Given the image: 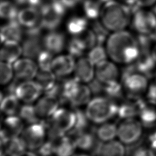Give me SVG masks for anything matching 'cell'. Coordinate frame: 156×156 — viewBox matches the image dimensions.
<instances>
[{"mask_svg": "<svg viewBox=\"0 0 156 156\" xmlns=\"http://www.w3.org/2000/svg\"><path fill=\"white\" fill-rule=\"evenodd\" d=\"M124 90L121 83L118 81L104 85V94L107 98L116 101L123 97Z\"/></svg>", "mask_w": 156, "mask_h": 156, "instance_id": "cell-39", "label": "cell"}, {"mask_svg": "<svg viewBox=\"0 0 156 156\" xmlns=\"http://www.w3.org/2000/svg\"><path fill=\"white\" fill-rule=\"evenodd\" d=\"M77 149L74 139L70 136H64L55 142V156H73Z\"/></svg>", "mask_w": 156, "mask_h": 156, "instance_id": "cell-32", "label": "cell"}, {"mask_svg": "<svg viewBox=\"0 0 156 156\" xmlns=\"http://www.w3.org/2000/svg\"><path fill=\"white\" fill-rule=\"evenodd\" d=\"M130 24L138 35H149L156 26V14L153 10L139 9L132 13Z\"/></svg>", "mask_w": 156, "mask_h": 156, "instance_id": "cell-9", "label": "cell"}, {"mask_svg": "<svg viewBox=\"0 0 156 156\" xmlns=\"http://www.w3.org/2000/svg\"><path fill=\"white\" fill-rule=\"evenodd\" d=\"M0 75L1 84L2 85H9L14 79L13 76H15L13 65L1 62Z\"/></svg>", "mask_w": 156, "mask_h": 156, "instance_id": "cell-42", "label": "cell"}, {"mask_svg": "<svg viewBox=\"0 0 156 156\" xmlns=\"http://www.w3.org/2000/svg\"><path fill=\"white\" fill-rule=\"evenodd\" d=\"M73 138L77 148L84 151H92L94 155H98L102 142L97 138L94 133L85 131L77 134Z\"/></svg>", "mask_w": 156, "mask_h": 156, "instance_id": "cell-18", "label": "cell"}, {"mask_svg": "<svg viewBox=\"0 0 156 156\" xmlns=\"http://www.w3.org/2000/svg\"><path fill=\"white\" fill-rule=\"evenodd\" d=\"M108 56L106 48L103 45L97 44L88 52L87 57L96 66L101 62L106 60Z\"/></svg>", "mask_w": 156, "mask_h": 156, "instance_id": "cell-40", "label": "cell"}, {"mask_svg": "<svg viewBox=\"0 0 156 156\" xmlns=\"http://www.w3.org/2000/svg\"><path fill=\"white\" fill-rule=\"evenodd\" d=\"M149 140L150 141L156 140V129L149 136Z\"/></svg>", "mask_w": 156, "mask_h": 156, "instance_id": "cell-53", "label": "cell"}, {"mask_svg": "<svg viewBox=\"0 0 156 156\" xmlns=\"http://www.w3.org/2000/svg\"><path fill=\"white\" fill-rule=\"evenodd\" d=\"M126 148L119 140L102 143L98 156H125Z\"/></svg>", "mask_w": 156, "mask_h": 156, "instance_id": "cell-26", "label": "cell"}, {"mask_svg": "<svg viewBox=\"0 0 156 156\" xmlns=\"http://www.w3.org/2000/svg\"><path fill=\"white\" fill-rule=\"evenodd\" d=\"M75 59L68 54L54 57L51 71L58 79L66 78L74 71L76 62Z\"/></svg>", "mask_w": 156, "mask_h": 156, "instance_id": "cell-13", "label": "cell"}, {"mask_svg": "<svg viewBox=\"0 0 156 156\" xmlns=\"http://www.w3.org/2000/svg\"><path fill=\"white\" fill-rule=\"evenodd\" d=\"M40 9L41 26L48 31L57 30L68 12L61 0H49Z\"/></svg>", "mask_w": 156, "mask_h": 156, "instance_id": "cell-5", "label": "cell"}, {"mask_svg": "<svg viewBox=\"0 0 156 156\" xmlns=\"http://www.w3.org/2000/svg\"><path fill=\"white\" fill-rule=\"evenodd\" d=\"M117 132L118 126L109 122L101 124L94 131L97 138L102 143L115 140L117 136Z\"/></svg>", "mask_w": 156, "mask_h": 156, "instance_id": "cell-29", "label": "cell"}, {"mask_svg": "<svg viewBox=\"0 0 156 156\" xmlns=\"http://www.w3.org/2000/svg\"><path fill=\"white\" fill-rule=\"evenodd\" d=\"M20 9L13 2L10 0H1L0 6V15L2 19L7 21L17 19Z\"/></svg>", "mask_w": 156, "mask_h": 156, "instance_id": "cell-34", "label": "cell"}, {"mask_svg": "<svg viewBox=\"0 0 156 156\" xmlns=\"http://www.w3.org/2000/svg\"><path fill=\"white\" fill-rule=\"evenodd\" d=\"M57 77L52 71H43L39 69L35 77V81L40 85L45 92L52 87H53L57 83Z\"/></svg>", "mask_w": 156, "mask_h": 156, "instance_id": "cell-33", "label": "cell"}, {"mask_svg": "<svg viewBox=\"0 0 156 156\" xmlns=\"http://www.w3.org/2000/svg\"><path fill=\"white\" fill-rule=\"evenodd\" d=\"M105 48L113 62L125 65L134 63L140 52L137 38L126 30L112 32L107 40Z\"/></svg>", "mask_w": 156, "mask_h": 156, "instance_id": "cell-1", "label": "cell"}, {"mask_svg": "<svg viewBox=\"0 0 156 156\" xmlns=\"http://www.w3.org/2000/svg\"><path fill=\"white\" fill-rule=\"evenodd\" d=\"M147 97L149 100L156 101V78H155V80L148 86Z\"/></svg>", "mask_w": 156, "mask_h": 156, "instance_id": "cell-48", "label": "cell"}, {"mask_svg": "<svg viewBox=\"0 0 156 156\" xmlns=\"http://www.w3.org/2000/svg\"><path fill=\"white\" fill-rule=\"evenodd\" d=\"M118 105L105 96H97L87 104L85 113L90 122L101 124L117 116Z\"/></svg>", "mask_w": 156, "mask_h": 156, "instance_id": "cell-4", "label": "cell"}, {"mask_svg": "<svg viewBox=\"0 0 156 156\" xmlns=\"http://www.w3.org/2000/svg\"><path fill=\"white\" fill-rule=\"evenodd\" d=\"M83 43L87 50L88 51L98 44L97 38L93 31L89 27L82 34L77 35Z\"/></svg>", "mask_w": 156, "mask_h": 156, "instance_id": "cell-43", "label": "cell"}, {"mask_svg": "<svg viewBox=\"0 0 156 156\" xmlns=\"http://www.w3.org/2000/svg\"><path fill=\"white\" fill-rule=\"evenodd\" d=\"M151 40H152V42H155L156 43V26L154 30L152 31V32L148 35Z\"/></svg>", "mask_w": 156, "mask_h": 156, "instance_id": "cell-51", "label": "cell"}, {"mask_svg": "<svg viewBox=\"0 0 156 156\" xmlns=\"http://www.w3.org/2000/svg\"><path fill=\"white\" fill-rule=\"evenodd\" d=\"M43 92L40 85L33 80L21 82L16 87L15 94L20 101L25 104H32L38 101Z\"/></svg>", "mask_w": 156, "mask_h": 156, "instance_id": "cell-11", "label": "cell"}, {"mask_svg": "<svg viewBox=\"0 0 156 156\" xmlns=\"http://www.w3.org/2000/svg\"><path fill=\"white\" fill-rule=\"evenodd\" d=\"M95 67L87 57H82L76 62L74 77L80 83L88 84L95 78Z\"/></svg>", "mask_w": 156, "mask_h": 156, "instance_id": "cell-16", "label": "cell"}, {"mask_svg": "<svg viewBox=\"0 0 156 156\" xmlns=\"http://www.w3.org/2000/svg\"><path fill=\"white\" fill-rule=\"evenodd\" d=\"M137 6L140 8L147 9L156 4V0H135Z\"/></svg>", "mask_w": 156, "mask_h": 156, "instance_id": "cell-49", "label": "cell"}, {"mask_svg": "<svg viewBox=\"0 0 156 156\" xmlns=\"http://www.w3.org/2000/svg\"><path fill=\"white\" fill-rule=\"evenodd\" d=\"M20 100L14 94H7L4 96L1 94V110L2 112L7 116L15 115L18 113L20 105Z\"/></svg>", "mask_w": 156, "mask_h": 156, "instance_id": "cell-28", "label": "cell"}, {"mask_svg": "<svg viewBox=\"0 0 156 156\" xmlns=\"http://www.w3.org/2000/svg\"><path fill=\"white\" fill-rule=\"evenodd\" d=\"M23 27L17 20L7 21L1 28V43L7 41L20 42L24 37Z\"/></svg>", "mask_w": 156, "mask_h": 156, "instance_id": "cell-19", "label": "cell"}, {"mask_svg": "<svg viewBox=\"0 0 156 156\" xmlns=\"http://www.w3.org/2000/svg\"><path fill=\"white\" fill-rule=\"evenodd\" d=\"M4 147V152L7 156H23L27 149L26 143L21 135L12 137Z\"/></svg>", "mask_w": 156, "mask_h": 156, "instance_id": "cell-30", "label": "cell"}, {"mask_svg": "<svg viewBox=\"0 0 156 156\" xmlns=\"http://www.w3.org/2000/svg\"><path fill=\"white\" fill-rule=\"evenodd\" d=\"M43 30L41 26L24 30V37L21 44L24 57L37 58L40 52L44 49L41 35Z\"/></svg>", "mask_w": 156, "mask_h": 156, "instance_id": "cell-7", "label": "cell"}, {"mask_svg": "<svg viewBox=\"0 0 156 156\" xmlns=\"http://www.w3.org/2000/svg\"><path fill=\"white\" fill-rule=\"evenodd\" d=\"M41 18L39 8L25 6L20 9L16 20L24 29H27L41 26Z\"/></svg>", "mask_w": 156, "mask_h": 156, "instance_id": "cell-17", "label": "cell"}, {"mask_svg": "<svg viewBox=\"0 0 156 156\" xmlns=\"http://www.w3.org/2000/svg\"><path fill=\"white\" fill-rule=\"evenodd\" d=\"M152 55H153V57L156 62V43L152 47Z\"/></svg>", "mask_w": 156, "mask_h": 156, "instance_id": "cell-54", "label": "cell"}, {"mask_svg": "<svg viewBox=\"0 0 156 156\" xmlns=\"http://www.w3.org/2000/svg\"><path fill=\"white\" fill-rule=\"evenodd\" d=\"M104 4L102 0H83L82 4L83 15L90 21L99 19Z\"/></svg>", "mask_w": 156, "mask_h": 156, "instance_id": "cell-31", "label": "cell"}, {"mask_svg": "<svg viewBox=\"0 0 156 156\" xmlns=\"http://www.w3.org/2000/svg\"><path fill=\"white\" fill-rule=\"evenodd\" d=\"M55 142L51 140L45 141L44 143L37 149V152L40 156L55 155Z\"/></svg>", "mask_w": 156, "mask_h": 156, "instance_id": "cell-44", "label": "cell"}, {"mask_svg": "<svg viewBox=\"0 0 156 156\" xmlns=\"http://www.w3.org/2000/svg\"><path fill=\"white\" fill-rule=\"evenodd\" d=\"M76 122L73 129L68 133L69 136L73 137L77 134L87 131L88 123L90 122L86 115L85 111H82L79 108H75Z\"/></svg>", "mask_w": 156, "mask_h": 156, "instance_id": "cell-35", "label": "cell"}, {"mask_svg": "<svg viewBox=\"0 0 156 156\" xmlns=\"http://www.w3.org/2000/svg\"><path fill=\"white\" fill-rule=\"evenodd\" d=\"M47 125L43 122L29 124L23 131L21 136L24 140L27 149L37 150L45 141Z\"/></svg>", "mask_w": 156, "mask_h": 156, "instance_id": "cell-10", "label": "cell"}, {"mask_svg": "<svg viewBox=\"0 0 156 156\" xmlns=\"http://www.w3.org/2000/svg\"><path fill=\"white\" fill-rule=\"evenodd\" d=\"M54 54L51 52L44 49H43L36 58L39 69L43 71H51L52 64L54 58Z\"/></svg>", "mask_w": 156, "mask_h": 156, "instance_id": "cell-41", "label": "cell"}, {"mask_svg": "<svg viewBox=\"0 0 156 156\" xmlns=\"http://www.w3.org/2000/svg\"><path fill=\"white\" fill-rule=\"evenodd\" d=\"M43 45L44 49L53 54H59L66 48V36L57 30H49L43 37Z\"/></svg>", "mask_w": 156, "mask_h": 156, "instance_id": "cell-15", "label": "cell"}, {"mask_svg": "<svg viewBox=\"0 0 156 156\" xmlns=\"http://www.w3.org/2000/svg\"><path fill=\"white\" fill-rule=\"evenodd\" d=\"M14 77L20 82L33 80L38 71L37 63L34 59L25 57L19 58L13 64Z\"/></svg>", "mask_w": 156, "mask_h": 156, "instance_id": "cell-12", "label": "cell"}, {"mask_svg": "<svg viewBox=\"0 0 156 156\" xmlns=\"http://www.w3.org/2000/svg\"><path fill=\"white\" fill-rule=\"evenodd\" d=\"M59 102L57 98L46 94L38 99L35 107L39 118H50L59 108Z\"/></svg>", "mask_w": 156, "mask_h": 156, "instance_id": "cell-20", "label": "cell"}, {"mask_svg": "<svg viewBox=\"0 0 156 156\" xmlns=\"http://www.w3.org/2000/svg\"><path fill=\"white\" fill-rule=\"evenodd\" d=\"M23 156H40L38 152H34V151H27L25 154Z\"/></svg>", "mask_w": 156, "mask_h": 156, "instance_id": "cell-52", "label": "cell"}, {"mask_svg": "<svg viewBox=\"0 0 156 156\" xmlns=\"http://www.w3.org/2000/svg\"><path fill=\"white\" fill-rule=\"evenodd\" d=\"M49 0H13L18 7L32 6L40 9Z\"/></svg>", "mask_w": 156, "mask_h": 156, "instance_id": "cell-45", "label": "cell"}, {"mask_svg": "<svg viewBox=\"0 0 156 156\" xmlns=\"http://www.w3.org/2000/svg\"><path fill=\"white\" fill-rule=\"evenodd\" d=\"M139 116L141 124L146 127H151L156 121V101H144L141 107Z\"/></svg>", "mask_w": 156, "mask_h": 156, "instance_id": "cell-24", "label": "cell"}, {"mask_svg": "<svg viewBox=\"0 0 156 156\" xmlns=\"http://www.w3.org/2000/svg\"><path fill=\"white\" fill-rule=\"evenodd\" d=\"M1 61L13 64L23 55L22 46L19 42L7 41L2 43Z\"/></svg>", "mask_w": 156, "mask_h": 156, "instance_id": "cell-21", "label": "cell"}, {"mask_svg": "<svg viewBox=\"0 0 156 156\" xmlns=\"http://www.w3.org/2000/svg\"><path fill=\"white\" fill-rule=\"evenodd\" d=\"M75 122L74 111L59 107L49 118V124H46L49 140L57 141L73 129Z\"/></svg>", "mask_w": 156, "mask_h": 156, "instance_id": "cell-3", "label": "cell"}, {"mask_svg": "<svg viewBox=\"0 0 156 156\" xmlns=\"http://www.w3.org/2000/svg\"><path fill=\"white\" fill-rule=\"evenodd\" d=\"M66 49L68 54L74 58H79L83 57L85 52L87 51L82 41L77 36H73L67 42Z\"/></svg>", "mask_w": 156, "mask_h": 156, "instance_id": "cell-36", "label": "cell"}, {"mask_svg": "<svg viewBox=\"0 0 156 156\" xmlns=\"http://www.w3.org/2000/svg\"><path fill=\"white\" fill-rule=\"evenodd\" d=\"M132 12L125 4L112 0L104 4L99 20L112 32L125 30L130 24Z\"/></svg>", "mask_w": 156, "mask_h": 156, "instance_id": "cell-2", "label": "cell"}, {"mask_svg": "<svg viewBox=\"0 0 156 156\" xmlns=\"http://www.w3.org/2000/svg\"><path fill=\"white\" fill-rule=\"evenodd\" d=\"M130 101L118 105L117 116L122 119L134 118L139 115L141 105L144 101L140 98H129Z\"/></svg>", "mask_w": 156, "mask_h": 156, "instance_id": "cell-22", "label": "cell"}, {"mask_svg": "<svg viewBox=\"0 0 156 156\" xmlns=\"http://www.w3.org/2000/svg\"><path fill=\"white\" fill-rule=\"evenodd\" d=\"M18 116L25 122L31 124L39 122V116L37 113L35 105L32 104H25L20 107Z\"/></svg>", "mask_w": 156, "mask_h": 156, "instance_id": "cell-37", "label": "cell"}, {"mask_svg": "<svg viewBox=\"0 0 156 156\" xmlns=\"http://www.w3.org/2000/svg\"><path fill=\"white\" fill-rule=\"evenodd\" d=\"M128 151L130 152V156H149V149L140 145V143L129 146Z\"/></svg>", "mask_w": 156, "mask_h": 156, "instance_id": "cell-46", "label": "cell"}, {"mask_svg": "<svg viewBox=\"0 0 156 156\" xmlns=\"http://www.w3.org/2000/svg\"><path fill=\"white\" fill-rule=\"evenodd\" d=\"M155 13V14H156V4L154 6V9H153V10H152Z\"/></svg>", "mask_w": 156, "mask_h": 156, "instance_id": "cell-56", "label": "cell"}, {"mask_svg": "<svg viewBox=\"0 0 156 156\" xmlns=\"http://www.w3.org/2000/svg\"><path fill=\"white\" fill-rule=\"evenodd\" d=\"M73 156H89V155L85 154H76Z\"/></svg>", "mask_w": 156, "mask_h": 156, "instance_id": "cell-55", "label": "cell"}, {"mask_svg": "<svg viewBox=\"0 0 156 156\" xmlns=\"http://www.w3.org/2000/svg\"><path fill=\"white\" fill-rule=\"evenodd\" d=\"M141 122L134 118L123 119L118 126L117 137L124 144L132 146L138 144L140 140L143 129Z\"/></svg>", "mask_w": 156, "mask_h": 156, "instance_id": "cell-8", "label": "cell"}, {"mask_svg": "<svg viewBox=\"0 0 156 156\" xmlns=\"http://www.w3.org/2000/svg\"><path fill=\"white\" fill-rule=\"evenodd\" d=\"M149 152V156H156V140L151 141Z\"/></svg>", "mask_w": 156, "mask_h": 156, "instance_id": "cell-50", "label": "cell"}, {"mask_svg": "<svg viewBox=\"0 0 156 156\" xmlns=\"http://www.w3.org/2000/svg\"><path fill=\"white\" fill-rule=\"evenodd\" d=\"M89 26L88 20L84 15H74L68 20L66 27L69 34L72 36H77L84 32L89 28Z\"/></svg>", "mask_w": 156, "mask_h": 156, "instance_id": "cell-25", "label": "cell"}, {"mask_svg": "<svg viewBox=\"0 0 156 156\" xmlns=\"http://www.w3.org/2000/svg\"><path fill=\"white\" fill-rule=\"evenodd\" d=\"M119 71L115 62L107 60L96 65L95 78L104 85L118 82Z\"/></svg>", "mask_w": 156, "mask_h": 156, "instance_id": "cell-14", "label": "cell"}, {"mask_svg": "<svg viewBox=\"0 0 156 156\" xmlns=\"http://www.w3.org/2000/svg\"><path fill=\"white\" fill-rule=\"evenodd\" d=\"M23 121L19 116H7L4 120L2 129L12 138L20 136L24 129Z\"/></svg>", "mask_w": 156, "mask_h": 156, "instance_id": "cell-27", "label": "cell"}, {"mask_svg": "<svg viewBox=\"0 0 156 156\" xmlns=\"http://www.w3.org/2000/svg\"><path fill=\"white\" fill-rule=\"evenodd\" d=\"M88 85L91 91V93L96 95V96L104 93V84L98 80L96 78H94L91 82L88 83Z\"/></svg>", "mask_w": 156, "mask_h": 156, "instance_id": "cell-47", "label": "cell"}, {"mask_svg": "<svg viewBox=\"0 0 156 156\" xmlns=\"http://www.w3.org/2000/svg\"><path fill=\"white\" fill-rule=\"evenodd\" d=\"M148 77L137 71L121 75V83L129 98H137L147 91Z\"/></svg>", "mask_w": 156, "mask_h": 156, "instance_id": "cell-6", "label": "cell"}, {"mask_svg": "<svg viewBox=\"0 0 156 156\" xmlns=\"http://www.w3.org/2000/svg\"><path fill=\"white\" fill-rule=\"evenodd\" d=\"M91 91L88 85L80 83L74 91L68 103L74 107L87 105L91 99Z\"/></svg>", "mask_w": 156, "mask_h": 156, "instance_id": "cell-23", "label": "cell"}, {"mask_svg": "<svg viewBox=\"0 0 156 156\" xmlns=\"http://www.w3.org/2000/svg\"><path fill=\"white\" fill-rule=\"evenodd\" d=\"M90 28L96 35L98 44L103 45L104 43H106L108 37L110 35V31L104 26L100 20L97 19L91 21L90 24Z\"/></svg>", "mask_w": 156, "mask_h": 156, "instance_id": "cell-38", "label": "cell"}]
</instances>
